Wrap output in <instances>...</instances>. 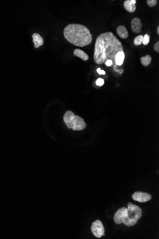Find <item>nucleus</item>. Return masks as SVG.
I'll return each instance as SVG.
<instances>
[{"label":"nucleus","instance_id":"nucleus-1","mask_svg":"<svg viewBox=\"0 0 159 239\" xmlns=\"http://www.w3.org/2000/svg\"><path fill=\"white\" fill-rule=\"evenodd\" d=\"M119 52H124L122 42L112 32L103 33L98 36L94 46L93 59L98 64H102L107 60H111L113 67L115 64L116 55Z\"/></svg>","mask_w":159,"mask_h":239},{"label":"nucleus","instance_id":"nucleus-2","mask_svg":"<svg viewBox=\"0 0 159 239\" xmlns=\"http://www.w3.org/2000/svg\"><path fill=\"white\" fill-rule=\"evenodd\" d=\"M63 34L67 41L78 47L88 46L93 40L89 29L83 24H68L64 28Z\"/></svg>","mask_w":159,"mask_h":239},{"label":"nucleus","instance_id":"nucleus-3","mask_svg":"<svg viewBox=\"0 0 159 239\" xmlns=\"http://www.w3.org/2000/svg\"><path fill=\"white\" fill-rule=\"evenodd\" d=\"M63 120L68 128H72L73 131H82L87 127L84 118L80 116H75V114L70 110L65 112Z\"/></svg>","mask_w":159,"mask_h":239},{"label":"nucleus","instance_id":"nucleus-4","mask_svg":"<svg viewBox=\"0 0 159 239\" xmlns=\"http://www.w3.org/2000/svg\"><path fill=\"white\" fill-rule=\"evenodd\" d=\"M128 214L123 223L127 226H133L137 223L142 216V209L139 206L129 203L128 204Z\"/></svg>","mask_w":159,"mask_h":239},{"label":"nucleus","instance_id":"nucleus-5","mask_svg":"<svg viewBox=\"0 0 159 239\" xmlns=\"http://www.w3.org/2000/svg\"><path fill=\"white\" fill-rule=\"evenodd\" d=\"M91 230L93 235L98 238H101L105 232L103 224L99 220H96L93 222L91 226Z\"/></svg>","mask_w":159,"mask_h":239},{"label":"nucleus","instance_id":"nucleus-6","mask_svg":"<svg viewBox=\"0 0 159 239\" xmlns=\"http://www.w3.org/2000/svg\"><path fill=\"white\" fill-rule=\"evenodd\" d=\"M128 214L127 208L123 207L118 209L115 213L114 217V221L116 224H120L123 223L125 219L126 218Z\"/></svg>","mask_w":159,"mask_h":239},{"label":"nucleus","instance_id":"nucleus-7","mask_svg":"<svg viewBox=\"0 0 159 239\" xmlns=\"http://www.w3.org/2000/svg\"><path fill=\"white\" fill-rule=\"evenodd\" d=\"M133 200L138 201L140 203H145L149 201L151 199V195L145 192L137 191L132 196Z\"/></svg>","mask_w":159,"mask_h":239},{"label":"nucleus","instance_id":"nucleus-8","mask_svg":"<svg viewBox=\"0 0 159 239\" xmlns=\"http://www.w3.org/2000/svg\"><path fill=\"white\" fill-rule=\"evenodd\" d=\"M142 24L141 20L139 17H134L131 22V28L133 32L135 33H140L142 31Z\"/></svg>","mask_w":159,"mask_h":239},{"label":"nucleus","instance_id":"nucleus-9","mask_svg":"<svg viewBox=\"0 0 159 239\" xmlns=\"http://www.w3.org/2000/svg\"><path fill=\"white\" fill-rule=\"evenodd\" d=\"M117 33L118 36L122 39H127L128 37V31L124 25H119L117 28Z\"/></svg>","mask_w":159,"mask_h":239},{"label":"nucleus","instance_id":"nucleus-10","mask_svg":"<svg viewBox=\"0 0 159 239\" xmlns=\"http://www.w3.org/2000/svg\"><path fill=\"white\" fill-rule=\"evenodd\" d=\"M32 37L33 38L32 41L35 44V48H38L44 44V39L39 33H33L32 35Z\"/></svg>","mask_w":159,"mask_h":239},{"label":"nucleus","instance_id":"nucleus-11","mask_svg":"<svg viewBox=\"0 0 159 239\" xmlns=\"http://www.w3.org/2000/svg\"><path fill=\"white\" fill-rule=\"evenodd\" d=\"M73 55L75 56L80 58L84 61H87L89 59L88 55L85 52L78 48L74 50Z\"/></svg>","mask_w":159,"mask_h":239},{"label":"nucleus","instance_id":"nucleus-12","mask_svg":"<svg viewBox=\"0 0 159 239\" xmlns=\"http://www.w3.org/2000/svg\"><path fill=\"white\" fill-rule=\"evenodd\" d=\"M124 6L125 9L129 13H134L136 10V5L132 4L130 0H126L124 1Z\"/></svg>","mask_w":159,"mask_h":239},{"label":"nucleus","instance_id":"nucleus-13","mask_svg":"<svg viewBox=\"0 0 159 239\" xmlns=\"http://www.w3.org/2000/svg\"><path fill=\"white\" fill-rule=\"evenodd\" d=\"M125 58V54L124 52H119L116 55L115 61L116 65L121 66L124 63Z\"/></svg>","mask_w":159,"mask_h":239},{"label":"nucleus","instance_id":"nucleus-14","mask_svg":"<svg viewBox=\"0 0 159 239\" xmlns=\"http://www.w3.org/2000/svg\"><path fill=\"white\" fill-rule=\"evenodd\" d=\"M152 57L150 55H147L145 56H142L141 58V62L142 65L144 67H148L151 63Z\"/></svg>","mask_w":159,"mask_h":239},{"label":"nucleus","instance_id":"nucleus-15","mask_svg":"<svg viewBox=\"0 0 159 239\" xmlns=\"http://www.w3.org/2000/svg\"><path fill=\"white\" fill-rule=\"evenodd\" d=\"M143 39V35H139V36H136L134 38V41H133V44L136 46H140L141 44H142Z\"/></svg>","mask_w":159,"mask_h":239},{"label":"nucleus","instance_id":"nucleus-16","mask_svg":"<svg viewBox=\"0 0 159 239\" xmlns=\"http://www.w3.org/2000/svg\"><path fill=\"white\" fill-rule=\"evenodd\" d=\"M150 36H149V34H147L146 33V34H145V35L143 36L142 44H143L144 46H146V45H148L149 44V42H150Z\"/></svg>","mask_w":159,"mask_h":239},{"label":"nucleus","instance_id":"nucleus-17","mask_svg":"<svg viewBox=\"0 0 159 239\" xmlns=\"http://www.w3.org/2000/svg\"><path fill=\"white\" fill-rule=\"evenodd\" d=\"M157 0H148L147 1V4L149 7H154L157 4Z\"/></svg>","mask_w":159,"mask_h":239},{"label":"nucleus","instance_id":"nucleus-18","mask_svg":"<svg viewBox=\"0 0 159 239\" xmlns=\"http://www.w3.org/2000/svg\"><path fill=\"white\" fill-rule=\"evenodd\" d=\"M104 79L102 78H99L96 80V85L98 86H102L104 85Z\"/></svg>","mask_w":159,"mask_h":239},{"label":"nucleus","instance_id":"nucleus-19","mask_svg":"<svg viewBox=\"0 0 159 239\" xmlns=\"http://www.w3.org/2000/svg\"><path fill=\"white\" fill-rule=\"evenodd\" d=\"M154 49L155 51L157 52V53H159V41H157L155 44L154 46Z\"/></svg>","mask_w":159,"mask_h":239},{"label":"nucleus","instance_id":"nucleus-20","mask_svg":"<svg viewBox=\"0 0 159 239\" xmlns=\"http://www.w3.org/2000/svg\"><path fill=\"white\" fill-rule=\"evenodd\" d=\"M97 72L99 74H103V75L105 74V72L104 70H101L100 68H99L97 69Z\"/></svg>","mask_w":159,"mask_h":239},{"label":"nucleus","instance_id":"nucleus-21","mask_svg":"<svg viewBox=\"0 0 159 239\" xmlns=\"http://www.w3.org/2000/svg\"><path fill=\"white\" fill-rule=\"evenodd\" d=\"M105 64L107 67H111L112 65V62L111 60H107L105 63Z\"/></svg>","mask_w":159,"mask_h":239},{"label":"nucleus","instance_id":"nucleus-22","mask_svg":"<svg viewBox=\"0 0 159 239\" xmlns=\"http://www.w3.org/2000/svg\"><path fill=\"white\" fill-rule=\"evenodd\" d=\"M130 2H132V4H134V5H135L136 3V0H130Z\"/></svg>","mask_w":159,"mask_h":239},{"label":"nucleus","instance_id":"nucleus-23","mask_svg":"<svg viewBox=\"0 0 159 239\" xmlns=\"http://www.w3.org/2000/svg\"><path fill=\"white\" fill-rule=\"evenodd\" d=\"M157 33H158V35H159V26H158V27H157Z\"/></svg>","mask_w":159,"mask_h":239}]
</instances>
